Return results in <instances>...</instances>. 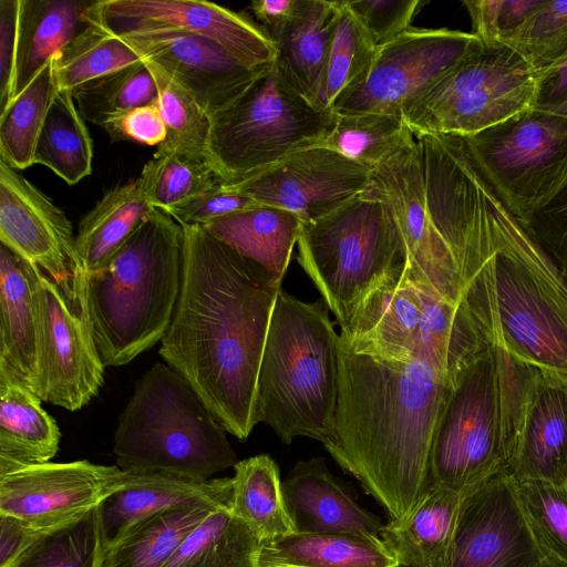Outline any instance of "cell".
Masks as SVG:
<instances>
[{"instance_id": "obj_1", "label": "cell", "mask_w": 567, "mask_h": 567, "mask_svg": "<svg viewBox=\"0 0 567 567\" xmlns=\"http://www.w3.org/2000/svg\"><path fill=\"white\" fill-rule=\"evenodd\" d=\"M441 231L458 267L461 303L492 346L567 386L563 274L468 162Z\"/></svg>"}, {"instance_id": "obj_2", "label": "cell", "mask_w": 567, "mask_h": 567, "mask_svg": "<svg viewBox=\"0 0 567 567\" xmlns=\"http://www.w3.org/2000/svg\"><path fill=\"white\" fill-rule=\"evenodd\" d=\"M182 226L181 291L158 352L245 441L258 423V374L281 284L203 226Z\"/></svg>"}, {"instance_id": "obj_3", "label": "cell", "mask_w": 567, "mask_h": 567, "mask_svg": "<svg viewBox=\"0 0 567 567\" xmlns=\"http://www.w3.org/2000/svg\"><path fill=\"white\" fill-rule=\"evenodd\" d=\"M338 367L333 440L326 450L390 519L402 520L431 486V447L451 386L427 361L358 352L340 334Z\"/></svg>"}, {"instance_id": "obj_4", "label": "cell", "mask_w": 567, "mask_h": 567, "mask_svg": "<svg viewBox=\"0 0 567 567\" xmlns=\"http://www.w3.org/2000/svg\"><path fill=\"white\" fill-rule=\"evenodd\" d=\"M184 229L154 208L114 256L87 275L93 337L105 367H121L161 342L178 300Z\"/></svg>"}, {"instance_id": "obj_5", "label": "cell", "mask_w": 567, "mask_h": 567, "mask_svg": "<svg viewBox=\"0 0 567 567\" xmlns=\"http://www.w3.org/2000/svg\"><path fill=\"white\" fill-rule=\"evenodd\" d=\"M339 334L320 297L305 302L282 288L272 310L257 382L258 422L290 445L298 436L333 440Z\"/></svg>"}, {"instance_id": "obj_6", "label": "cell", "mask_w": 567, "mask_h": 567, "mask_svg": "<svg viewBox=\"0 0 567 567\" xmlns=\"http://www.w3.org/2000/svg\"><path fill=\"white\" fill-rule=\"evenodd\" d=\"M116 466L207 481L234 467L225 429L189 384L167 363H155L135 382L118 416Z\"/></svg>"}, {"instance_id": "obj_7", "label": "cell", "mask_w": 567, "mask_h": 567, "mask_svg": "<svg viewBox=\"0 0 567 567\" xmlns=\"http://www.w3.org/2000/svg\"><path fill=\"white\" fill-rule=\"evenodd\" d=\"M298 261L319 290L341 331L367 297L406 265L390 208L358 196L313 221L301 223Z\"/></svg>"}, {"instance_id": "obj_8", "label": "cell", "mask_w": 567, "mask_h": 567, "mask_svg": "<svg viewBox=\"0 0 567 567\" xmlns=\"http://www.w3.org/2000/svg\"><path fill=\"white\" fill-rule=\"evenodd\" d=\"M209 121L207 159L223 184L233 185L292 153L323 145L337 114L310 103L272 64Z\"/></svg>"}, {"instance_id": "obj_9", "label": "cell", "mask_w": 567, "mask_h": 567, "mask_svg": "<svg viewBox=\"0 0 567 567\" xmlns=\"http://www.w3.org/2000/svg\"><path fill=\"white\" fill-rule=\"evenodd\" d=\"M538 72L513 48L483 43L424 92L410 130L470 136L534 106Z\"/></svg>"}, {"instance_id": "obj_10", "label": "cell", "mask_w": 567, "mask_h": 567, "mask_svg": "<svg viewBox=\"0 0 567 567\" xmlns=\"http://www.w3.org/2000/svg\"><path fill=\"white\" fill-rule=\"evenodd\" d=\"M460 137L477 172L522 226L567 177V116L532 106Z\"/></svg>"}, {"instance_id": "obj_11", "label": "cell", "mask_w": 567, "mask_h": 567, "mask_svg": "<svg viewBox=\"0 0 567 567\" xmlns=\"http://www.w3.org/2000/svg\"><path fill=\"white\" fill-rule=\"evenodd\" d=\"M508 473L497 367L489 344L450 388L430 455L431 484L461 495Z\"/></svg>"}, {"instance_id": "obj_12", "label": "cell", "mask_w": 567, "mask_h": 567, "mask_svg": "<svg viewBox=\"0 0 567 567\" xmlns=\"http://www.w3.org/2000/svg\"><path fill=\"white\" fill-rule=\"evenodd\" d=\"M482 44L472 32L411 27L378 50L365 80L340 96L332 111L405 117L424 92Z\"/></svg>"}, {"instance_id": "obj_13", "label": "cell", "mask_w": 567, "mask_h": 567, "mask_svg": "<svg viewBox=\"0 0 567 567\" xmlns=\"http://www.w3.org/2000/svg\"><path fill=\"white\" fill-rule=\"evenodd\" d=\"M0 241L45 271L70 308L90 319L87 275L78 255L72 223L49 196L1 159Z\"/></svg>"}, {"instance_id": "obj_14", "label": "cell", "mask_w": 567, "mask_h": 567, "mask_svg": "<svg viewBox=\"0 0 567 567\" xmlns=\"http://www.w3.org/2000/svg\"><path fill=\"white\" fill-rule=\"evenodd\" d=\"M360 196L378 199L390 208L412 279L446 300L461 303L457 262L431 216L414 134L392 157L373 168Z\"/></svg>"}, {"instance_id": "obj_15", "label": "cell", "mask_w": 567, "mask_h": 567, "mask_svg": "<svg viewBox=\"0 0 567 567\" xmlns=\"http://www.w3.org/2000/svg\"><path fill=\"white\" fill-rule=\"evenodd\" d=\"M95 16L142 59L153 62L185 90L208 115L233 103L270 68H250L217 42L182 29Z\"/></svg>"}, {"instance_id": "obj_16", "label": "cell", "mask_w": 567, "mask_h": 567, "mask_svg": "<svg viewBox=\"0 0 567 567\" xmlns=\"http://www.w3.org/2000/svg\"><path fill=\"white\" fill-rule=\"evenodd\" d=\"M31 265L41 332L34 393L42 401L76 411L99 393L105 364L90 319L76 315L52 278Z\"/></svg>"}, {"instance_id": "obj_17", "label": "cell", "mask_w": 567, "mask_h": 567, "mask_svg": "<svg viewBox=\"0 0 567 567\" xmlns=\"http://www.w3.org/2000/svg\"><path fill=\"white\" fill-rule=\"evenodd\" d=\"M542 557L508 473L462 495L445 567H538Z\"/></svg>"}, {"instance_id": "obj_18", "label": "cell", "mask_w": 567, "mask_h": 567, "mask_svg": "<svg viewBox=\"0 0 567 567\" xmlns=\"http://www.w3.org/2000/svg\"><path fill=\"white\" fill-rule=\"evenodd\" d=\"M123 482L116 465L86 460L20 467L0 475V515L41 534L83 517Z\"/></svg>"}, {"instance_id": "obj_19", "label": "cell", "mask_w": 567, "mask_h": 567, "mask_svg": "<svg viewBox=\"0 0 567 567\" xmlns=\"http://www.w3.org/2000/svg\"><path fill=\"white\" fill-rule=\"evenodd\" d=\"M373 168L324 145L290 154L231 189L261 205L297 215L301 223L317 220L360 196Z\"/></svg>"}, {"instance_id": "obj_20", "label": "cell", "mask_w": 567, "mask_h": 567, "mask_svg": "<svg viewBox=\"0 0 567 567\" xmlns=\"http://www.w3.org/2000/svg\"><path fill=\"white\" fill-rule=\"evenodd\" d=\"M93 11L103 20L144 21L206 37L241 63L271 66L276 47L268 31L243 12L197 0H102Z\"/></svg>"}, {"instance_id": "obj_21", "label": "cell", "mask_w": 567, "mask_h": 567, "mask_svg": "<svg viewBox=\"0 0 567 567\" xmlns=\"http://www.w3.org/2000/svg\"><path fill=\"white\" fill-rule=\"evenodd\" d=\"M231 493V477L198 481L163 472L124 471L122 486L97 506L103 555L147 516L181 506H230Z\"/></svg>"}, {"instance_id": "obj_22", "label": "cell", "mask_w": 567, "mask_h": 567, "mask_svg": "<svg viewBox=\"0 0 567 567\" xmlns=\"http://www.w3.org/2000/svg\"><path fill=\"white\" fill-rule=\"evenodd\" d=\"M296 533H341L381 539L383 524L363 508L322 457L299 461L281 483Z\"/></svg>"}, {"instance_id": "obj_23", "label": "cell", "mask_w": 567, "mask_h": 567, "mask_svg": "<svg viewBox=\"0 0 567 567\" xmlns=\"http://www.w3.org/2000/svg\"><path fill=\"white\" fill-rule=\"evenodd\" d=\"M420 319L419 290L405 265L367 297L340 338L358 352L410 360L416 353Z\"/></svg>"}, {"instance_id": "obj_24", "label": "cell", "mask_w": 567, "mask_h": 567, "mask_svg": "<svg viewBox=\"0 0 567 567\" xmlns=\"http://www.w3.org/2000/svg\"><path fill=\"white\" fill-rule=\"evenodd\" d=\"M40 334L32 265L0 244V373L33 393Z\"/></svg>"}, {"instance_id": "obj_25", "label": "cell", "mask_w": 567, "mask_h": 567, "mask_svg": "<svg viewBox=\"0 0 567 567\" xmlns=\"http://www.w3.org/2000/svg\"><path fill=\"white\" fill-rule=\"evenodd\" d=\"M338 11L339 0H305L286 25L270 33L275 68L291 87L321 109H326L327 64Z\"/></svg>"}, {"instance_id": "obj_26", "label": "cell", "mask_w": 567, "mask_h": 567, "mask_svg": "<svg viewBox=\"0 0 567 567\" xmlns=\"http://www.w3.org/2000/svg\"><path fill=\"white\" fill-rule=\"evenodd\" d=\"M509 475L564 485L567 473V386L544 375L523 426Z\"/></svg>"}, {"instance_id": "obj_27", "label": "cell", "mask_w": 567, "mask_h": 567, "mask_svg": "<svg viewBox=\"0 0 567 567\" xmlns=\"http://www.w3.org/2000/svg\"><path fill=\"white\" fill-rule=\"evenodd\" d=\"M92 3L73 0H20L14 74L9 103L82 31L87 23Z\"/></svg>"}, {"instance_id": "obj_28", "label": "cell", "mask_w": 567, "mask_h": 567, "mask_svg": "<svg viewBox=\"0 0 567 567\" xmlns=\"http://www.w3.org/2000/svg\"><path fill=\"white\" fill-rule=\"evenodd\" d=\"M41 402L31 390L0 373V475L48 463L56 455L61 432Z\"/></svg>"}, {"instance_id": "obj_29", "label": "cell", "mask_w": 567, "mask_h": 567, "mask_svg": "<svg viewBox=\"0 0 567 567\" xmlns=\"http://www.w3.org/2000/svg\"><path fill=\"white\" fill-rule=\"evenodd\" d=\"M461 497L431 484L408 517L383 525L381 539L400 567H445Z\"/></svg>"}, {"instance_id": "obj_30", "label": "cell", "mask_w": 567, "mask_h": 567, "mask_svg": "<svg viewBox=\"0 0 567 567\" xmlns=\"http://www.w3.org/2000/svg\"><path fill=\"white\" fill-rule=\"evenodd\" d=\"M301 220L268 205L237 212L203 226L213 237L260 265L281 284L298 241Z\"/></svg>"}, {"instance_id": "obj_31", "label": "cell", "mask_w": 567, "mask_h": 567, "mask_svg": "<svg viewBox=\"0 0 567 567\" xmlns=\"http://www.w3.org/2000/svg\"><path fill=\"white\" fill-rule=\"evenodd\" d=\"M262 567H400L382 540L341 533H293L266 543Z\"/></svg>"}, {"instance_id": "obj_32", "label": "cell", "mask_w": 567, "mask_h": 567, "mask_svg": "<svg viewBox=\"0 0 567 567\" xmlns=\"http://www.w3.org/2000/svg\"><path fill=\"white\" fill-rule=\"evenodd\" d=\"M153 209L137 179L107 190L79 224L75 244L84 272L102 268Z\"/></svg>"}, {"instance_id": "obj_33", "label": "cell", "mask_w": 567, "mask_h": 567, "mask_svg": "<svg viewBox=\"0 0 567 567\" xmlns=\"http://www.w3.org/2000/svg\"><path fill=\"white\" fill-rule=\"evenodd\" d=\"M264 540L230 506L213 509L163 567H258Z\"/></svg>"}, {"instance_id": "obj_34", "label": "cell", "mask_w": 567, "mask_h": 567, "mask_svg": "<svg viewBox=\"0 0 567 567\" xmlns=\"http://www.w3.org/2000/svg\"><path fill=\"white\" fill-rule=\"evenodd\" d=\"M194 505L143 518L104 553L101 567H163L186 536L216 507Z\"/></svg>"}, {"instance_id": "obj_35", "label": "cell", "mask_w": 567, "mask_h": 567, "mask_svg": "<svg viewBox=\"0 0 567 567\" xmlns=\"http://www.w3.org/2000/svg\"><path fill=\"white\" fill-rule=\"evenodd\" d=\"M230 511L268 543L296 533L286 508L279 467L268 454L234 465Z\"/></svg>"}, {"instance_id": "obj_36", "label": "cell", "mask_w": 567, "mask_h": 567, "mask_svg": "<svg viewBox=\"0 0 567 567\" xmlns=\"http://www.w3.org/2000/svg\"><path fill=\"white\" fill-rule=\"evenodd\" d=\"M93 141L72 93L56 91L40 132L33 162L51 169L69 185L91 175Z\"/></svg>"}, {"instance_id": "obj_37", "label": "cell", "mask_w": 567, "mask_h": 567, "mask_svg": "<svg viewBox=\"0 0 567 567\" xmlns=\"http://www.w3.org/2000/svg\"><path fill=\"white\" fill-rule=\"evenodd\" d=\"M142 61L132 47L104 25L91 6L85 27L54 56L58 89L72 92Z\"/></svg>"}, {"instance_id": "obj_38", "label": "cell", "mask_w": 567, "mask_h": 567, "mask_svg": "<svg viewBox=\"0 0 567 567\" xmlns=\"http://www.w3.org/2000/svg\"><path fill=\"white\" fill-rule=\"evenodd\" d=\"M58 91L54 56L0 112V159L16 169L34 164L37 142Z\"/></svg>"}, {"instance_id": "obj_39", "label": "cell", "mask_w": 567, "mask_h": 567, "mask_svg": "<svg viewBox=\"0 0 567 567\" xmlns=\"http://www.w3.org/2000/svg\"><path fill=\"white\" fill-rule=\"evenodd\" d=\"M71 93L84 121L103 128L134 109L158 103L157 84L144 60L90 81Z\"/></svg>"}, {"instance_id": "obj_40", "label": "cell", "mask_w": 567, "mask_h": 567, "mask_svg": "<svg viewBox=\"0 0 567 567\" xmlns=\"http://www.w3.org/2000/svg\"><path fill=\"white\" fill-rule=\"evenodd\" d=\"M412 136L404 117L383 113H344L337 114L334 128L323 145L375 168L400 151Z\"/></svg>"}, {"instance_id": "obj_41", "label": "cell", "mask_w": 567, "mask_h": 567, "mask_svg": "<svg viewBox=\"0 0 567 567\" xmlns=\"http://www.w3.org/2000/svg\"><path fill=\"white\" fill-rule=\"evenodd\" d=\"M97 506L83 517L38 535L7 567H101Z\"/></svg>"}, {"instance_id": "obj_42", "label": "cell", "mask_w": 567, "mask_h": 567, "mask_svg": "<svg viewBox=\"0 0 567 567\" xmlns=\"http://www.w3.org/2000/svg\"><path fill=\"white\" fill-rule=\"evenodd\" d=\"M141 193L153 208L167 210L223 182L206 157L177 153L157 154L143 167Z\"/></svg>"}, {"instance_id": "obj_43", "label": "cell", "mask_w": 567, "mask_h": 567, "mask_svg": "<svg viewBox=\"0 0 567 567\" xmlns=\"http://www.w3.org/2000/svg\"><path fill=\"white\" fill-rule=\"evenodd\" d=\"M144 62L155 78L158 106L166 127V137L158 145L156 153H177L207 158L209 115L158 66L147 60Z\"/></svg>"}, {"instance_id": "obj_44", "label": "cell", "mask_w": 567, "mask_h": 567, "mask_svg": "<svg viewBox=\"0 0 567 567\" xmlns=\"http://www.w3.org/2000/svg\"><path fill=\"white\" fill-rule=\"evenodd\" d=\"M377 53L378 49L351 13L346 1L339 0L337 25L326 73V109L332 111L340 96L365 80Z\"/></svg>"}, {"instance_id": "obj_45", "label": "cell", "mask_w": 567, "mask_h": 567, "mask_svg": "<svg viewBox=\"0 0 567 567\" xmlns=\"http://www.w3.org/2000/svg\"><path fill=\"white\" fill-rule=\"evenodd\" d=\"M518 498L542 553L567 561V491L543 480L515 481Z\"/></svg>"}, {"instance_id": "obj_46", "label": "cell", "mask_w": 567, "mask_h": 567, "mask_svg": "<svg viewBox=\"0 0 567 567\" xmlns=\"http://www.w3.org/2000/svg\"><path fill=\"white\" fill-rule=\"evenodd\" d=\"M493 349L498 377L503 440L509 472L526 416L544 374L505 350L495 346Z\"/></svg>"}, {"instance_id": "obj_47", "label": "cell", "mask_w": 567, "mask_h": 567, "mask_svg": "<svg viewBox=\"0 0 567 567\" xmlns=\"http://www.w3.org/2000/svg\"><path fill=\"white\" fill-rule=\"evenodd\" d=\"M503 43L537 72L557 64L567 56V0H545Z\"/></svg>"}, {"instance_id": "obj_48", "label": "cell", "mask_w": 567, "mask_h": 567, "mask_svg": "<svg viewBox=\"0 0 567 567\" xmlns=\"http://www.w3.org/2000/svg\"><path fill=\"white\" fill-rule=\"evenodd\" d=\"M545 0H466L463 1L472 33L483 43L505 42L544 4Z\"/></svg>"}, {"instance_id": "obj_49", "label": "cell", "mask_w": 567, "mask_h": 567, "mask_svg": "<svg viewBox=\"0 0 567 567\" xmlns=\"http://www.w3.org/2000/svg\"><path fill=\"white\" fill-rule=\"evenodd\" d=\"M523 228L559 271L567 275V177Z\"/></svg>"}, {"instance_id": "obj_50", "label": "cell", "mask_w": 567, "mask_h": 567, "mask_svg": "<svg viewBox=\"0 0 567 567\" xmlns=\"http://www.w3.org/2000/svg\"><path fill=\"white\" fill-rule=\"evenodd\" d=\"M379 50L411 28L420 0H344Z\"/></svg>"}, {"instance_id": "obj_51", "label": "cell", "mask_w": 567, "mask_h": 567, "mask_svg": "<svg viewBox=\"0 0 567 567\" xmlns=\"http://www.w3.org/2000/svg\"><path fill=\"white\" fill-rule=\"evenodd\" d=\"M261 204L225 184L199 194L166 212L181 225L205 226L224 216L255 208Z\"/></svg>"}, {"instance_id": "obj_52", "label": "cell", "mask_w": 567, "mask_h": 567, "mask_svg": "<svg viewBox=\"0 0 567 567\" xmlns=\"http://www.w3.org/2000/svg\"><path fill=\"white\" fill-rule=\"evenodd\" d=\"M104 130L113 141H133L145 145H159L166 137L158 103L134 109L111 121Z\"/></svg>"}, {"instance_id": "obj_53", "label": "cell", "mask_w": 567, "mask_h": 567, "mask_svg": "<svg viewBox=\"0 0 567 567\" xmlns=\"http://www.w3.org/2000/svg\"><path fill=\"white\" fill-rule=\"evenodd\" d=\"M20 0H0V109L9 103L18 43Z\"/></svg>"}, {"instance_id": "obj_54", "label": "cell", "mask_w": 567, "mask_h": 567, "mask_svg": "<svg viewBox=\"0 0 567 567\" xmlns=\"http://www.w3.org/2000/svg\"><path fill=\"white\" fill-rule=\"evenodd\" d=\"M534 107L567 116V56L538 72Z\"/></svg>"}, {"instance_id": "obj_55", "label": "cell", "mask_w": 567, "mask_h": 567, "mask_svg": "<svg viewBox=\"0 0 567 567\" xmlns=\"http://www.w3.org/2000/svg\"><path fill=\"white\" fill-rule=\"evenodd\" d=\"M38 535L21 520L0 515V567H7Z\"/></svg>"}, {"instance_id": "obj_56", "label": "cell", "mask_w": 567, "mask_h": 567, "mask_svg": "<svg viewBox=\"0 0 567 567\" xmlns=\"http://www.w3.org/2000/svg\"><path fill=\"white\" fill-rule=\"evenodd\" d=\"M303 2L305 0H255L250 8L270 34L286 25L301 9Z\"/></svg>"}, {"instance_id": "obj_57", "label": "cell", "mask_w": 567, "mask_h": 567, "mask_svg": "<svg viewBox=\"0 0 567 567\" xmlns=\"http://www.w3.org/2000/svg\"><path fill=\"white\" fill-rule=\"evenodd\" d=\"M538 567H567V561L561 560L550 554L543 553Z\"/></svg>"}, {"instance_id": "obj_58", "label": "cell", "mask_w": 567, "mask_h": 567, "mask_svg": "<svg viewBox=\"0 0 567 567\" xmlns=\"http://www.w3.org/2000/svg\"><path fill=\"white\" fill-rule=\"evenodd\" d=\"M564 487L566 488L567 491V473H566V478H565V482H564Z\"/></svg>"}, {"instance_id": "obj_59", "label": "cell", "mask_w": 567, "mask_h": 567, "mask_svg": "<svg viewBox=\"0 0 567 567\" xmlns=\"http://www.w3.org/2000/svg\"><path fill=\"white\" fill-rule=\"evenodd\" d=\"M563 276H564L565 284H566V286H567V275H564V274H563Z\"/></svg>"}, {"instance_id": "obj_60", "label": "cell", "mask_w": 567, "mask_h": 567, "mask_svg": "<svg viewBox=\"0 0 567 567\" xmlns=\"http://www.w3.org/2000/svg\"><path fill=\"white\" fill-rule=\"evenodd\" d=\"M258 567H262V566H258Z\"/></svg>"}]
</instances>
